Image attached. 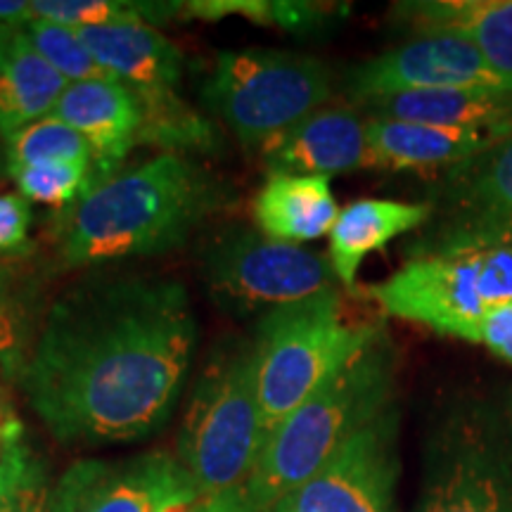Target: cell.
Listing matches in <instances>:
<instances>
[{
    "label": "cell",
    "mask_w": 512,
    "mask_h": 512,
    "mask_svg": "<svg viewBox=\"0 0 512 512\" xmlns=\"http://www.w3.org/2000/svg\"><path fill=\"white\" fill-rule=\"evenodd\" d=\"M332 98V74L318 57L283 50H223L202 100L247 147H264Z\"/></svg>",
    "instance_id": "6"
},
{
    "label": "cell",
    "mask_w": 512,
    "mask_h": 512,
    "mask_svg": "<svg viewBox=\"0 0 512 512\" xmlns=\"http://www.w3.org/2000/svg\"><path fill=\"white\" fill-rule=\"evenodd\" d=\"M53 117L81 133L91 147L95 188L117 176L143 133V105L119 79L69 83Z\"/></svg>",
    "instance_id": "14"
},
{
    "label": "cell",
    "mask_w": 512,
    "mask_h": 512,
    "mask_svg": "<svg viewBox=\"0 0 512 512\" xmlns=\"http://www.w3.org/2000/svg\"><path fill=\"white\" fill-rule=\"evenodd\" d=\"M31 221L34 216L29 200H24L19 192L0 195V254L8 256L27 245Z\"/></svg>",
    "instance_id": "32"
},
{
    "label": "cell",
    "mask_w": 512,
    "mask_h": 512,
    "mask_svg": "<svg viewBox=\"0 0 512 512\" xmlns=\"http://www.w3.org/2000/svg\"><path fill=\"white\" fill-rule=\"evenodd\" d=\"M413 259L512 247V136L441 174Z\"/></svg>",
    "instance_id": "9"
},
{
    "label": "cell",
    "mask_w": 512,
    "mask_h": 512,
    "mask_svg": "<svg viewBox=\"0 0 512 512\" xmlns=\"http://www.w3.org/2000/svg\"><path fill=\"white\" fill-rule=\"evenodd\" d=\"M188 512H259L249 501L247 489L240 486V489L223 491V494L214 496H200Z\"/></svg>",
    "instance_id": "33"
},
{
    "label": "cell",
    "mask_w": 512,
    "mask_h": 512,
    "mask_svg": "<svg viewBox=\"0 0 512 512\" xmlns=\"http://www.w3.org/2000/svg\"><path fill=\"white\" fill-rule=\"evenodd\" d=\"M15 31H17V29L0 27V60H3L5 50H8V43H10V38H12V34H15Z\"/></svg>",
    "instance_id": "37"
},
{
    "label": "cell",
    "mask_w": 512,
    "mask_h": 512,
    "mask_svg": "<svg viewBox=\"0 0 512 512\" xmlns=\"http://www.w3.org/2000/svg\"><path fill=\"white\" fill-rule=\"evenodd\" d=\"M143 105V133L140 145H159L166 152L181 155V150L209 152L219 147L214 126L202 114L190 110L176 91L138 95Z\"/></svg>",
    "instance_id": "23"
},
{
    "label": "cell",
    "mask_w": 512,
    "mask_h": 512,
    "mask_svg": "<svg viewBox=\"0 0 512 512\" xmlns=\"http://www.w3.org/2000/svg\"><path fill=\"white\" fill-rule=\"evenodd\" d=\"M254 347L230 339L214 349L185 408L178 460L200 496L240 489L264 448Z\"/></svg>",
    "instance_id": "4"
},
{
    "label": "cell",
    "mask_w": 512,
    "mask_h": 512,
    "mask_svg": "<svg viewBox=\"0 0 512 512\" xmlns=\"http://www.w3.org/2000/svg\"><path fill=\"white\" fill-rule=\"evenodd\" d=\"M200 273L216 302L238 313L302 302L335 290L337 280L325 256L249 228L214 235L200 254Z\"/></svg>",
    "instance_id": "8"
},
{
    "label": "cell",
    "mask_w": 512,
    "mask_h": 512,
    "mask_svg": "<svg viewBox=\"0 0 512 512\" xmlns=\"http://www.w3.org/2000/svg\"><path fill=\"white\" fill-rule=\"evenodd\" d=\"M24 313L22 299L17 294L15 266L8 256H0V366L8 375H19L24 361Z\"/></svg>",
    "instance_id": "30"
},
{
    "label": "cell",
    "mask_w": 512,
    "mask_h": 512,
    "mask_svg": "<svg viewBox=\"0 0 512 512\" xmlns=\"http://www.w3.org/2000/svg\"><path fill=\"white\" fill-rule=\"evenodd\" d=\"M467 342L482 344L512 366V302L486 311L467 332Z\"/></svg>",
    "instance_id": "31"
},
{
    "label": "cell",
    "mask_w": 512,
    "mask_h": 512,
    "mask_svg": "<svg viewBox=\"0 0 512 512\" xmlns=\"http://www.w3.org/2000/svg\"><path fill=\"white\" fill-rule=\"evenodd\" d=\"M17 183L19 195L29 202L72 209L95 190L93 164L57 162L24 166L8 174Z\"/></svg>",
    "instance_id": "26"
},
{
    "label": "cell",
    "mask_w": 512,
    "mask_h": 512,
    "mask_svg": "<svg viewBox=\"0 0 512 512\" xmlns=\"http://www.w3.org/2000/svg\"><path fill=\"white\" fill-rule=\"evenodd\" d=\"M181 12L195 17L219 19L228 15H240L273 27L306 31L318 27L325 12L311 3H259V0H209V3H185Z\"/></svg>",
    "instance_id": "29"
},
{
    "label": "cell",
    "mask_w": 512,
    "mask_h": 512,
    "mask_svg": "<svg viewBox=\"0 0 512 512\" xmlns=\"http://www.w3.org/2000/svg\"><path fill=\"white\" fill-rule=\"evenodd\" d=\"M430 219V202L363 197L347 204L330 230V264L339 283L354 287L368 254L380 252L389 242L411 230L425 228Z\"/></svg>",
    "instance_id": "19"
},
{
    "label": "cell",
    "mask_w": 512,
    "mask_h": 512,
    "mask_svg": "<svg viewBox=\"0 0 512 512\" xmlns=\"http://www.w3.org/2000/svg\"><path fill=\"white\" fill-rule=\"evenodd\" d=\"M361 110L375 119L512 131V91L501 88H444L384 95L361 102Z\"/></svg>",
    "instance_id": "21"
},
{
    "label": "cell",
    "mask_w": 512,
    "mask_h": 512,
    "mask_svg": "<svg viewBox=\"0 0 512 512\" xmlns=\"http://www.w3.org/2000/svg\"><path fill=\"white\" fill-rule=\"evenodd\" d=\"M396 15L415 31L453 34L475 46L512 88V0H427L401 3Z\"/></svg>",
    "instance_id": "18"
},
{
    "label": "cell",
    "mask_w": 512,
    "mask_h": 512,
    "mask_svg": "<svg viewBox=\"0 0 512 512\" xmlns=\"http://www.w3.org/2000/svg\"><path fill=\"white\" fill-rule=\"evenodd\" d=\"M19 439H24V425L22 420L17 418V413H12L8 418L0 420V458L8 451V446L15 444Z\"/></svg>",
    "instance_id": "35"
},
{
    "label": "cell",
    "mask_w": 512,
    "mask_h": 512,
    "mask_svg": "<svg viewBox=\"0 0 512 512\" xmlns=\"http://www.w3.org/2000/svg\"><path fill=\"white\" fill-rule=\"evenodd\" d=\"M48 470L24 439L0 458V512H50Z\"/></svg>",
    "instance_id": "25"
},
{
    "label": "cell",
    "mask_w": 512,
    "mask_h": 512,
    "mask_svg": "<svg viewBox=\"0 0 512 512\" xmlns=\"http://www.w3.org/2000/svg\"><path fill=\"white\" fill-rule=\"evenodd\" d=\"M0 138H3V136H0Z\"/></svg>",
    "instance_id": "38"
},
{
    "label": "cell",
    "mask_w": 512,
    "mask_h": 512,
    "mask_svg": "<svg viewBox=\"0 0 512 512\" xmlns=\"http://www.w3.org/2000/svg\"><path fill=\"white\" fill-rule=\"evenodd\" d=\"M252 216L266 238L302 245L330 235L339 209L330 178L271 174L254 197Z\"/></svg>",
    "instance_id": "20"
},
{
    "label": "cell",
    "mask_w": 512,
    "mask_h": 512,
    "mask_svg": "<svg viewBox=\"0 0 512 512\" xmlns=\"http://www.w3.org/2000/svg\"><path fill=\"white\" fill-rule=\"evenodd\" d=\"M396 349L382 325L302 406L275 427L245 484L259 512H268L316 475L347 441L392 408Z\"/></svg>",
    "instance_id": "3"
},
{
    "label": "cell",
    "mask_w": 512,
    "mask_h": 512,
    "mask_svg": "<svg viewBox=\"0 0 512 512\" xmlns=\"http://www.w3.org/2000/svg\"><path fill=\"white\" fill-rule=\"evenodd\" d=\"M34 19V10L27 0H0V27L24 29Z\"/></svg>",
    "instance_id": "34"
},
{
    "label": "cell",
    "mask_w": 512,
    "mask_h": 512,
    "mask_svg": "<svg viewBox=\"0 0 512 512\" xmlns=\"http://www.w3.org/2000/svg\"><path fill=\"white\" fill-rule=\"evenodd\" d=\"M259 152L271 174L330 178L373 166L368 117L354 107H320Z\"/></svg>",
    "instance_id": "15"
},
{
    "label": "cell",
    "mask_w": 512,
    "mask_h": 512,
    "mask_svg": "<svg viewBox=\"0 0 512 512\" xmlns=\"http://www.w3.org/2000/svg\"><path fill=\"white\" fill-rule=\"evenodd\" d=\"M373 328L344 318L337 290L266 311L252 342L266 439L349 361Z\"/></svg>",
    "instance_id": "5"
},
{
    "label": "cell",
    "mask_w": 512,
    "mask_h": 512,
    "mask_svg": "<svg viewBox=\"0 0 512 512\" xmlns=\"http://www.w3.org/2000/svg\"><path fill=\"white\" fill-rule=\"evenodd\" d=\"M3 140V159L8 174L15 169L38 164H93L91 147H88L81 133H76L72 126H67L64 121L53 117V114L41 121H34V124L19 128V131Z\"/></svg>",
    "instance_id": "24"
},
{
    "label": "cell",
    "mask_w": 512,
    "mask_h": 512,
    "mask_svg": "<svg viewBox=\"0 0 512 512\" xmlns=\"http://www.w3.org/2000/svg\"><path fill=\"white\" fill-rule=\"evenodd\" d=\"M79 36L107 74L136 95L176 91L183 76V53L147 22L81 29Z\"/></svg>",
    "instance_id": "17"
},
{
    "label": "cell",
    "mask_w": 512,
    "mask_h": 512,
    "mask_svg": "<svg viewBox=\"0 0 512 512\" xmlns=\"http://www.w3.org/2000/svg\"><path fill=\"white\" fill-rule=\"evenodd\" d=\"M418 512H512V456L491 422L465 415L441 432Z\"/></svg>",
    "instance_id": "11"
},
{
    "label": "cell",
    "mask_w": 512,
    "mask_h": 512,
    "mask_svg": "<svg viewBox=\"0 0 512 512\" xmlns=\"http://www.w3.org/2000/svg\"><path fill=\"white\" fill-rule=\"evenodd\" d=\"M233 202L219 174L164 152L112 176L69 209L60 259L69 268L169 252Z\"/></svg>",
    "instance_id": "2"
},
{
    "label": "cell",
    "mask_w": 512,
    "mask_h": 512,
    "mask_svg": "<svg viewBox=\"0 0 512 512\" xmlns=\"http://www.w3.org/2000/svg\"><path fill=\"white\" fill-rule=\"evenodd\" d=\"M5 377H10V375L5 373L3 366H0V420L15 413V411H12V403H10V396H8V382H5Z\"/></svg>",
    "instance_id": "36"
},
{
    "label": "cell",
    "mask_w": 512,
    "mask_h": 512,
    "mask_svg": "<svg viewBox=\"0 0 512 512\" xmlns=\"http://www.w3.org/2000/svg\"><path fill=\"white\" fill-rule=\"evenodd\" d=\"M197 498L181 460L150 451L69 465L53 484L50 512H183Z\"/></svg>",
    "instance_id": "10"
},
{
    "label": "cell",
    "mask_w": 512,
    "mask_h": 512,
    "mask_svg": "<svg viewBox=\"0 0 512 512\" xmlns=\"http://www.w3.org/2000/svg\"><path fill=\"white\" fill-rule=\"evenodd\" d=\"M505 128H451L368 117L370 162L392 171L451 169L510 138Z\"/></svg>",
    "instance_id": "16"
},
{
    "label": "cell",
    "mask_w": 512,
    "mask_h": 512,
    "mask_svg": "<svg viewBox=\"0 0 512 512\" xmlns=\"http://www.w3.org/2000/svg\"><path fill=\"white\" fill-rule=\"evenodd\" d=\"M195 347L181 280L91 275L50 304L17 382L62 444L138 441L169 420Z\"/></svg>",
    "instance_id": "1"
},
{
    "label": "cell",
    "mask_w": 512,
    "mask_h": 512,
    "mask_svg": "<svg viewBox=\"0 0 512 512\" xmlns=\"http://www.w3.org/2000/svg\"><path fill=\"white\" fill-rule=\"evenodd\" d=\"M399 413L387 408L356 432L309 482L268 512H396Z\"/></svg>",
    "instance_id": "12"
},
{
    "label": "cell",
    "mask_w": 512,
    "mask_h": 512,
    "mask_svg": "<svg viewBox=\"0 0 512 512\" xmlns=\"http://www.w3.org/2000/svg\"><path fill=\"white\" fill-rule=\"evenodd\" d=\"M69 81L43 60L22 29L12 34L0 60V136L50 117Z\"/></svg>",
    "instance_id": "22"
},
{
    "label": "cell",
    "mask_w": 512,
    "mask_h": 512,
    "mask_svg": "<svg viewBox=\"0 0 512 512\" xmlns=\"http://www.w3.org/2000/svg\"><path fill=\"white\" fill-rule=\"evenodd\" d=\"M368 294L387 316L467 339L486 311L512 302V247L411 259Z\"/></svg>",
    "instance_id": "7"
},
{
    "label": "cell",
    "mask_w": 512,
    "mask_h": 512,
    "mask_svg": "<svg viewBox=\"0 0 512 512\" xmlns=\"http://www.w3.org/2000/svg\"><path fill=\"white\" fill-rule=\"evenodd\" d=\"M171 5L121 3V0H34V17L64 24L76 31L107 27V24L147 22L150 17H164Z\"/></svg>",
    "instance_id": "28"
},
{
    "label": "cell",
    "mask_w": 512,
    "mask_h": 512,
    "mask_svg": "<svg viewBox=\"0 0 512 512\" xmlns=\"http://www.w3.org/2000/svg\"><path fill=\"white\" fill-rule=\"evenodd\" d=\"M22 31L29 36V41L34 43L38 53L43 55V60L50 67H55L69 83L114 79L95 62L91 50L86 48V43H83L76 29L34 17Z\"/></svg>",
    "instance_id": "27"
},
{
    "label": "cell",
    "mask_w": 512,
    "mask_h": 512,
    "mask_svg": "<svg viewBox=\"0 0 512 512\" xmlns=\"http://www.w3.org/2000/svg\"><path fill=\"white\" fill-rule=\"evenodd\" d=\"M344 86L356 105L384 95L444 88L512 91L470 41L453 34L413 36L399 48L356 64Z\"/></svg>",
    "instance_id": "13"
}]
</instances>
